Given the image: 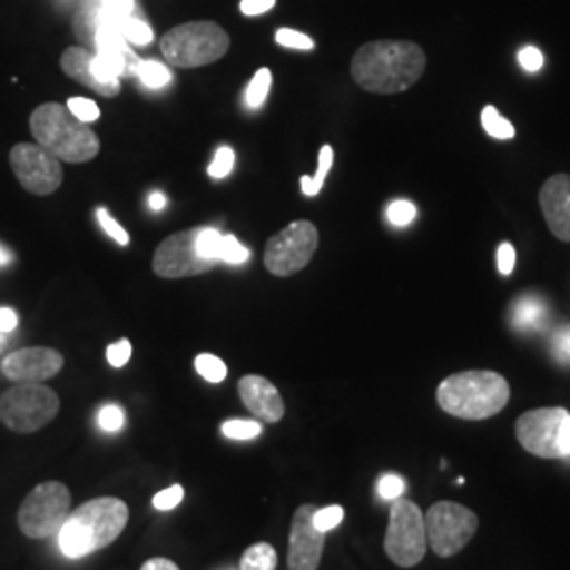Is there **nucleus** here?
I'll list each match as a JSON object with an SVG mask.
<instances>
[{
    "label": "nucleus",
    "instance_id": "12",
    "mask_svg": "<svg viewBox=\"0 0 570 570\" xmlns=\"http://www.w3.org/2000/svg\"><path fill=\"white\" fill-rule=\"evenodd\" d=\"M9 164L21 188L30 195H53L63 183L60 159L39 144H16L9 153Z\"/></svg>",
    "mask_w": 570,
    "mask_h": 570
},
{
    "label": "nucleus",
    "instance_id": "44",
    "mask_svg": "<svg viewBox=\"0 0 570 570\" xmlns=\"http://www.w3.org/2000/svg\"><path fill=\"white\" fill-rule=\"evenodd\" d=\"M556 355H558L562 362H570V330L562 332V334L556 338Z\"/></svg>",
    "mask_w": 570,
    "mask_h": 570
},
{
    "label": "nucleus",
    "instance_id": "26",
    "mask_svg": "<svg viewBox=\"0 0 570 570\" xmlns=\"http://www.w3.org/2000/svg\"><path fill=\"white\" fill-rule=\"evenodd\" d=\"M223 433L230 440H254L263 433V425L258 421H226Z\"/></svg>",
    "mask_w": 570,
    "mask_h": 570
},
{
    "label": "nucleus",
    "instance_id": "9",
    "mask_svg": "<svg viewBox=\"0 0 570 570\" xmlns=\"http://www.w3.org/2000/svg\"><path fill=\"white\" fill-rule=\"evenodd\" d=\"M478 527V513L461 503L438 501L425 513L428 546L440 558H452L459 551L465 550L469 541L475 537Z\"/></svg>",
    "mask_w": 570,
    "mask_h": 570
},
{
    "label": "nucleus",
    "instance_id": "18",
    "mask_svg": "<svg viewBox=\"0 0 570 570\" xmlns=\"http://www.w3.org/2000/svg\"><path fill=\"white\" fill-rule=\"evenodd\" d=\"M91 58L94 53H89L82 47H68L61 53L60 66L66 72V77H70L72 81L81 82L82 87L91 89L94 94L102 96V98H117L121 91V81L102 82L94 72H91Z\"/></svg>",
    "mask_w": 570,
    "mask_h": 570
},
{
    "label": "nucleus",
    "instance_id": "43",
    "mask_svg": "<svg viewBox=\"0 0 570 570\" xmlns=\"http://www.w3.org/2000/svg\"><path fill=\"white\" fill-rule=\"evenodd\" d=\"M140 570H180V567L169 558H150L144 562Z\"/></svg>",
    "mask_w": 570,
    "mask_h": 570
},
{
    "label": "nucleus",
    "instance_id": "37",
    "mask_svg": "<svg viewBox=\"0 0 570 570\" xmlns=\"http://www.w3.org/2000/svg\"><path fill=\"white\" fill-rule=\"evenodd\" d=\"M106 360L112 367H122L131 360V343L127 338H122L115 345H108L106 348Z\"/></svg>",
    "mask_w": 570,
    "mask_h": 570
},
{
    "label": "nucleus",
    "instance_id": "1",
    "mask_svg": "<svg viewBox=\"0 0 570 570\" xmlns=\"http://www.w3.org/2000/svg\"><path fill=\"white\" fill-rule=\"evenodd\" d=\"M428 68L425 51L412 41H372L351 60V77L370 94H402L416 85Z\"/></svg>",
    "mask_w": 570,
    "mask_h": 570
},
{
    "label": "nucleus",
    "instance_id": "16",
    "mask_svg": "<svg viewBox=\"0 0 570 570\" xmlns=\"http://www.w3.org/2000/svg\"><path fill=\"white\" fill-rule=\"evenodd\" d=\"M539 204L551 235L564 244H570V176L556 174L541 186Z\"/></svg>",
    "mask_w": 570,
    "mask_h": 570
},
{
    "label": "nucleus",
    "instance_id": "39",
    "mask_svg": "<svg viewBox=\"0 0 570 570\" xmlns=\"http://www.w3.org/2000/svg\"><path fill=\"white\" fill-rule=\"evenodd\" d=\"M497 266H499V273H501V275H511V273H513V266H515V249H513V245H499Z\"/></svg>",
    "mask_w": 570,
    "mask_h": 570
},
{
    "label": "nucleus",
    "instance_id": "11",
    "mask_svg": "<svg viewBox=\"0 0 570 570\" xmlns=\"http://www.w3.org/2000/svg\"><path fill=\"white\" fill-rule=\"evenodd\" d=\"M202 228H186L180 233L169 235L161 245L155 249L153 256V271L161 279H184L209 273L216 263L207 261L199 249Z\"/></svg>",
    "mask_w": 570,
    "mask_h": 570
},
{
    "label": "nucleus",
    "instance_id": "14",
    "mask_svg": "<svg viewBox=\"0 0 570 570\" xmlns=\"http://www.w3.org/2000/svg\"><path fill=\"white\" fill-rule=\"evenodd\" d=\"M317 508L313 503H305L294 511L292 527H289V543H287V570H317L324 548L326 534L315 529L313 515Z\"/></svg>",
    "mask_w": 570,
    "mask_h": 570
},
{
    "label": "nucleus",
    "instance_id": "28",
    "mask_svg": "<svg viewBox=\"0 0 570 570\" xmlns=\"http://www.w3.org/2000/svg\"><path fill=\"white\" fill-rule=\"evenodd\" d=\"M343 518H345V510L341 505H330L324 510L315 511L313 524H315V529L322 530V532H330V530L341 527Z\"/></svg>",
    "mask_w": 570,
    "mask_h": 570
},
{
    "label": "nucleus",
    "instance_id": "45",
    "mask_svg": "<svg viewBox=\"0 0 570 570\" xmlns=\"http://www.w3.org/2000/svg\"><path fill=\"white\" fill-rule=\"evenodd\" d=\"M558 449H560V456H570V414L567 416V421L562 423L560 429V438H558Z\"/></svg>",
    "mask_w": 570,
    "mask_h": 570
},
{
    "label": "nucleus",
    "instance_id": "47",
    "mask_svg": "<svg viewBox=\"0 0 570 570\" xmlns=\"http://www.w3.org/2000/svg\"><path fill=\"white\" fill-rule=\"evenodd\" d=\"M11 261V254L9 252H4L2 247H0V265H7Z\"/></svg>",
    "mask_w": 570,
    "mask_h": 570
},
{
    "label": "nucleus",
    "instance_id": "13",
    "mask_svg": "<svg viewBox=\"0 0 570 570\" xmlns=\"http://www.w3.org/2000/svg\"><path fill=\"white\" fill-rule=\"evenodd\" d=\"M569 412L564 407H539L524 412L515 421V438L520 446L539 459H562L558 438Z\"/></svg>",
    "mask_w": 570,
    "mask_h": 570
},
{
    "label": "nucleus",
    "instance_id": "6",
    "mask_svg": "<svg viewBox=\"0 0 570 570\" xmlns=\"http://www.w3.org/2000/svg\"><path fill=\"white\" fill-rule=\"evenodd\" d=\"M60 414L58 393L42 383H16L0 395V423L16 433H35Z\"/></svg>",
    "mask_w": 570,
    "mask_h": 570
},
{
    "label": "nucleus",
    "instance_id": "21",
    "mask_svg": "<svg viewBox=\"0 0 570 570\" xmlns=\"http://www.w3.org/2000/svg\"><path fill=\"white\" fill-rule=\"evenodd\" d=\"M271 85H273V75L268 68H261L254 79L247 85L245 89V104L252 110H258L261 106H265L266 98L271 94Z\"/></svg>",
    "mask_w": 570,
    "mask_h": 570
},
{
    "label": "nucleus",
    "instance_id": "8",
    "mask_svg": "<svg viewBox=\"0 0 570 570\" xmlns=\"http://www.w3.org/2000/svg\"><path fill=\"white\" fill-rule=\"evenodd\" d=\"M425 513L407 499H395L389 510L385 553L400 569H412L428 553Z\"/></svg>",
    "mask_w": 570,
    "mask_h": 570
},
{
    "label": "nucleus",
    "instance_id": "35",
    "mask_svg": "<svg viewBox=\"0 0 570 570\" xmlns=\"http://www.w3.org/2000/svg\"><path fill=\"white\" fill-rule=\"evenodd\" d=\"M98 423H100V428L104 431H108V433H115V431H119L125 425V412H122V407L115 406V404H108V406H104L100 410V414H98Z\"/></svg>",
    "mask_w": 570,
    "mask_h": 570
},
{
    "label": "nucleus",
    "instance_id": "2",
    "mask_svg": "<svg viewBox=\"0 0 570 570\" xmlns=\"http://www.w3.org/2000/svg\"><path fill=\"white\" fill-rule=\"evenodd\" d=\"M129 522V508L117 497H98L70 511L58 532V548L70 560L112 546Z\"/></svg>",
    "mask_w": 570,
    "mask_h": 570
},
{
    "label": "nucleus",
    "instance_id": "42",
    "mask_svg": "<svg viewBox=\"0 0 570 570\" xmlns=\"http://www.w3.org/2000/svg\"><path fill=\"white\" fill-rule=\"evenodd\" d=\"M18 327V315L11 308H0V332L9 334Z\"/></svg>",
    "mask_w": 570,
    "mask_h": 570
},
{
    "label": "nucleus",
    "instance_id": "31",
    "mask_svg": "<svg viewBox=\"0 0 570 570\" xmlns=\"http://www.w3.org/2000/svg\"><path fill=\"white\" fill-rule=\"evenodd\" d=\"M541 317H543V306L539 301H522L515 305V324L518 326H534Z\"/></svg>",
    "mask_w": 570,
    "mask_h": 570
},
{
    "label": "nucleus",
    "instance_id": "22",
    "mask_svg": "<svg viewBox=\"0 0 570 570\" xmlns=\"http://www.w3.org/2000/svg\"><path fill=\"white\" fill-rule=\"evenodd\" d=\"M482 127L494 140H511L515 136V127L505 117L499 115L494 106H484L482 110Z\"/></svg>",
    "mask_w": 570,
    "mask_h": 570
},
{
    "label": "nucleus",
    "instance_id": "3",
    "mask_svg": "<svg viewBox=\"0 0 570 570\" xmlns=\"http://www.w3.org/2000/svg\"><path fill=\"white\" fill-rule=\"evenodd\" d=\"M510 383L492 370H468L444 379L438 387L440 407L463 421H487L510 402Z\"/></svg>",
    "mask_w": 570,
    "mask_h": 570
},
{
    "label": "nucleus",
    "instance_id": "33",
    "mask_svg": "<svg viewBox=\"0 0 570 570\" xmlns=\"http://www.w3.org/2000/svg\"><path fill=\"white\" fill-rule=\"evenodd\" d=\"M387 218L393 226H407L416 218V207L404 199L393 202L387 207Z\"/></svg>",
    "mask_w": 570,
    "mask_h": 570
},
{
    "label": "nucleus",
    "instance_id": "17",
    "mask_svg": "<svg viewBox=\"0 0 570 570\" xmlns=\"http://www.w3.org/2000/svg\"><path fill=\"white\" fill-rule=\"evenodd\" d=\"M239 397L244 406L268 425H275L284 419L285 404L279 389L275 387L265 376L247 374L239 381Z\"/></svg>",
    "mask_w": 570,
    "mask_h": 570
},
{
    "label": "nucleus",
    "instance_id": "41",
    "mask_svg": "<svg viewBox=\"0 0 570 570\" xmlns=\"http://www.w3.org/2000/svg\"><path fill=\"white\" fill-rule=\"evenodd\" d=\"M102 4L106 9H110L115 13H121V16H131L134 7H136L134 0H102Z\"/></svg>",
    "mask_w": 570,
    "mask_h": 570
},
{
    "label": "nucleus",
    "instance_id": "19",
    "mask_svg": "<svg viewBox=\"0 0 570 570\" xmlns=\"http://www.w3.org/2000/svg\"><path fill=\"white\" fill-rule=\"evenodd\" d=\"M239 570H277V551L268 543H256L244 551Z\"/></svg>",
    "mask_w": 570,
    "mask_h": 570
},
{
    "label": "nucleus",
    "instance_id": "29",
    "mask_svg": "<svg viewBox=\"0 0 570 570\" xmlns=\"http://www.w3.org/2000/svg\"><path fill=\"white\" fill-rule=\"evenodd\" d=\"M68 110L79 119V121L94 122L100 119V106L94 102V100H87V98H70L68 100Z\"/></svg>",
    "mask_w": 570,
    "mask_h": 570
},
{
    "label": "nucleus",
    "instance_id": "25",
    "mask_svg": "<svg viewBox=\"0 0 570 570\" xmlns=\"http://www.w3.org/2000/svg\"><path fill=\"white\" fill-rule=\"evenodd\" d=\"M249 258V249L237 242V237L233 235H223L220 242V263L228 265H244Z\"/></svg>",
    "mask_w": 570,
    "mask_h": 570
},
{
    "label": "nucleus",
    "instance_id": "20",
    "mask_svg": "<svg viewBox=\"0 0 570 570\" xmlns=\"http://www.w3.org/2000/svg\"><path fill=\"white\" fill-rule=\"evenodd\" d=\"M332 165H334V148L326 144L320 150V161H317L315 176H303L301 178V186H303V193H305L306 197H317L320 195V190L324 188V183H326Z\"/></svg>",
    "mask_w": 570,
    "mask_h": 570
},
{
    "label": "nucleus",
    "instance_id": "4",
    "mask_svg": "<svg viewBox=\"0 0 570 570\" xmlns=\"http://www.w3.org/2000/svg\"><path fill=\"white\" fill-rule=\"evenodd\" d=\"M30 131L35 142L58 157L61 164H87L100 153V138L79 121L68 106L58 102L41 104L30 115Z\"/></svg>",
    "mask_w": 570,
    "mask_h": 570
},
{
    "label": "nucleus",
    "instance_id": "5",
    "mask_svg": "<svg viewBox=\"0 0 570 570\" xmlns=\"http://www.w3.org/2000/svg\"><path fill=\"white\" fill-rule=\"evenodd\" d=\"M230 49L225 28L216 21H186L161 37V53L176 68H202L223 60Z\"/></svg>",
    "mask_w": 570,
    "mask_h": 570
},
{
    "label": "nucleus",
    "instance_id": "15",
    "mask_svg": "<svg viewBox=\"0 0 570 570\" xmlns=\"http://www.w3.org/2000/svg\"><path fill=\"white\" fill-rule=\"evenodd\" d=\"M63 355L51 346H26L2 360V374L11 383H45L58 376Z\"/></svg>",
    "mask_w": 570,
    "mask_h": 570
},
{
    "label": "nucleus",
    "instance_id": "36",
    "mask_svg": "<svg viewBox=\"0 0 570 570\" xmlns=\"http://www.w3.org/2000/svg\"><path fill=\"white\" fill-rule=\"evenodd\" d=\"M404 490H406L404 480H402L400 475H395V473H387V475H383V478H381V482H379V494H381L383 499H387V501H395V499H400Z\"/></svg>",
    "mask_w": 570,
    "mask_h": 570
},
{
    "label": "nucleus",
    "instance_id": "27",
    "mask_svg": "<svg viewBox=\"0 0 570 570\" xmlns=\"http://www.w3.org/2000/svg\"><path fill=\"white\" fill-rule=\"evenodd\" d=\"M96 218H98V223L104 228V233L112 239V242H117V244L129 245V233H127V228H122L112 216H110V212L108 209H104L100 207L98 212H96Z\"/></svg>",
    "mask_w": 570,
    "mask_h": 570
},
{
    "label": "nucleus",
    "instance_id": "7",
    "mask_svg": "<svg viewBox=\"0 0 570 570\" xmlns=\"http://www.w3.org/2000/svg\"><path fill=\"white\" fill-rule=\"evenodd\" d=\"M72 511V492L61 482H42L30 490L18 510V527L28 539L58 537Z\"/></svg>",
    "mask_w": 570,
    "mask_h": 570
},
{
    "label": "nucleus",
    "instance_id": "46",
    "mask_svg": "<svg viewBox=\"0 0 570 570\" xmlns=\"http://www.w3.org/2000/svg\"><path fill=\"white\" fill-rule=\"evenodd\" d=\"M165 204H167V199H165L164 193H153V195L148 197V207H150L153 212H161Z\"/></svg>",
    "mask_w": 570,
    "mask_h": 570
},
{
    "label": "nucleus",
    "instance_id": "48",
    "mask_svg": "<svg viewBox=\"0 0 570 570\" xmlns=\"http://www.w3.org/2000/svg\"><path fill=\"white\" fill-rule=\"evenodd\" d=\"M4 345V334L0 332V346Z\"/></svg>",
    "mask_w": 570,
    "mask_h": 570
},
{
    "label": "nucleus",
    "instance_id": "32",
    "mask_svg": "<svg viewBox=\"0 0 570 570\" xmlns=\"http://www.w3.org/2000/svg\"><path fill=\"white\" fill-rule=\"evenodd\" d=\"M275 41L279 42L282 47H287V49H301V51L315 49V41L311 37H306L303 32H296V30H289V28L277 30Z\"/></svg>",
    "mask_w": 570,
    "mask_h": 570
},
{
    "label": "nucleus",
    "instance_id": "40",
    "mask_svg": "<svg viewBox=\"0 0 570 570\" xmlns=\"http://www.w3.org/2000/svg\"><path fill=\"white\" fill-rule=\"evenodd\" d=\"M277 0H242V13L249 16V18H256V16H263L268 13L273 7H275Z\"/></svg>",
    "mask_w": 570,
    "mask_h": 570
},
{
    "label": "nucleus",
    "instance_id": "24",
    "mask_svg": "<svg viewBox=\"0 0 570 570\" xmlns=\"http://www.w3.org/2000/svg\"><path fill=\"white\" fill-rule=\"evenodd\" d=\"M195 370L199 372V376H204L207 383H223L228 374V367L225 362L212 353H202L195 357Z\"/></svg>",
    "mask_w": 570,
    "mask_h": 570
},
{
    "label": "nucleus",
    "instance_id": "10",
    "mask_svg": "<svg viewBox=\"0 0 570 570\" xmlns=\"http://www.w3.org/2000/svg\"><path fill=\"white\" fill-rule=\"evenodd\" d=\"M317 245V226L308 220H296L266 242V271L275 277H292L313 261Z\"/></svg>",
    "mask_w": 570,
    "mask_h": 570
},
{
    "label": "nucleus",
    "instance_id": "30",
    "mask_svg": "<svg viewBox=\"0 0 570 570\" xmlns=\"http://www.w3.org/2000/svg\"><path fill=\"white\" fill-rule=\"evenodd\" d=\"M233 165H235V153H233V148L223 146V148L216 150V157H214V161L209 165L207 174H209L212 178L220 180V178H226V176L233 171Z\"/></svg>",
    "mask_w": 570,
    "mask_h": 570
},
{
    "label": "nucleus",
    "instance_id": "34",
    "mask_svg": "<svg viewBox=\"0 0 570 570\" xmlns=\"http://www.w3.org/2000/svg\"><path fill=\"white\" fill-rule=\"evenodd\" d=\"M183 487H180V484H174V487H169V489L164 490V492L155 494V499H153V505H155V510L171 511L176 510V508L183 503Z\"/></svg>",
    "mask_w": 570,
    "mask_h": 570
},
{
    "label": "nucleus",
    "instance_id": "23",
    "mask_svg": "<svg viewBox=\"0 0 570 570\" xmlns=\"http://www.w3.org/2000/svg\"><path fill=\"white\" fill-rule=\"evenodd\" d=\"M136 77L140 79L142 85H146L148 89H161L167 82L171 81V72L169 68L161 63V61L146 60L140 61L138 70H136Z\"/></svg>",
    "mask_w": 570,
    "mask_h": 570
},
{
    "label": "nucleus",
    "instance_id": "38",
    "mask_svg": "<svg viewBox=\"0 0 570 570\" xmlns=\"http://www.w3.org/2000/svg\"><path fill=\"white\" fill-rule=\"evenodd\" d=\"M518 61H520V66H522L527 72H537V70H541V66H543V53H541L537 47H524V49L518 53Z\"/></svg>",
    "mask_w": 570,
    "mask_h": 570
}]
</instances>
